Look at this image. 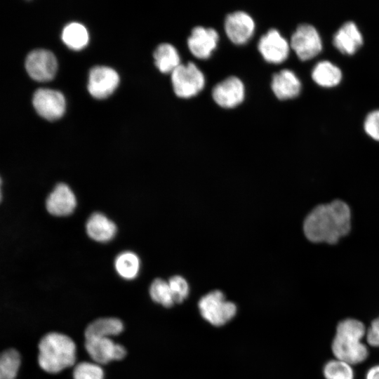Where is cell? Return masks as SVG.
Returning <instances> with one entry per match:
<instances>
[{
	"label": "cell",
	"mask_w": 379,
	"mask_h": 379,
	"mask_svg": "<svg viewBox=\"0 0 379 379\" xmlns=\"http://www.w3.org/2000/svg\"><path fill=\"white\" fill-rule=\"evenodd\" d=\"M86 229L89 237L99 242L110 241L117 233L116 225L100 213H94L90 216Z\"/></svg>",
	"instance_id": "obj_18"
},
{
	"label": "cell",
	"mask_w": 379,
	"mask_h": 379,
	"mask_svg": "<svg viewBox=\"0 0 379 379\" xmlns=\"http://www.w3.org/2000/svg\"><path fill=\"white\" fill-rule=\"evenodd\" d=\"M311 76L317 85L331 88L340 83L343 74L340 69L331 62L322 60L314 65Z\"/></svg>",
	"instance_id": "obj_20"
},
{
	"label": "cell",
	"mask_w": 379,
	"mask_h": 379,
	"mask_svg": "<svg viewBox=\"0 0 379 379\" xmlns=\"http://www.w3.org/2000/svg\"><path fill=\"white\" fill-rule=\"evenodd\" d=\"M32 102L37 113L49 121L60 119L65 111V99L58 91L39 88L35 91Z\"/></svg>",
	"instance_id": "obj_9"
},
{
	"label": "cell",
	"mask_w": 379,
	"mask_h": 379,
	"mask_svg": "<svg viewBox=\"0 0 379 379\" xmlns=\"http://www.w3.org/2000/svg\"><path fill=\"white\" fill-rule=\"evenodd\" d=\"M77 205L74 194L68 185L58 184L48 195L46 206L49 213L55 216L71 214Z\"/></svg>",
	"instance_id": "obj_15"
},
{
	"label": "cell",
	"mask_w": 379,
	"mask_h": 379,
	"mask_svg": "<svg viewBox=\"0 0 379 379\" xmlns=\"http://www.w3.org/2000/svg\"><path fill=\"white\" fill-rule=\"evenodd\" d=\"M365 379H379V364L373 365L367 370Z\"/></svg>",
	"instance_id": "obj_31"
},
{
	"label": "cell",
	"mask_w": 379,
	"mask_h": 379,
	"mask_svg": "<svg viewBox=\"0 0 379 379\" xmlns=\"http://www.w3.org/2000/svg\"><path fill=\"white\" fill-rule=\"evenodd\" d=\"M364 129L372 139L379 141V109L367 114L364 122Z\"/></svg>",
	"instance_id": "obj_29"
},
{
	"label": "cell",
	"mask_w": 379,
	"mask_h": 379,
	"mask_svg": "<svg viewBox=\"0 0 379 379\" xmlns=\"http://www.w3.org/2000/svg\"><path fill=\"white\" fill-rule=\"evenodd\" d=\"M124 323L117 317H100L91 321L85 328V339L91 338H111L121 334Z\"/></svg>",
	"instance_id": "obj_19"
},
{
	"label": "cell",
	"mask_w": 379,
	"mask_h": 379,
	"mask_svg": "<svg viewBox=\"0 0 379 379\" xmlns=\"http://www.w3.org/2000/svg\"><path fill=\"white\" fill-rule=\"evenodd\" d=\"M351 227V211L343 201L335 200L313 208L305 219L303 230L314 243L333 244L348 234Z\"/></svg>",
	"instance_id": "obj_1"
},
{
	"label": "cell",
	"mask_w": 379,
	"mask_h": 379,
	"mask_svg": "<svg viewBox=\"0 0 379 379\" xmlns=\"http://www.w3.org/2000/svg\"><path fill=\"white\" fill-rule=\"evenodd\" d=\"M119 83L117 72L109 67L96 66L89 73L88 90L97 98L103 99L109 96Z\"/></svg>",
	"instance_id": "obj_10"
},
{
	"label": "cell",
	"mask_w": 379,
	"mask_h": 379,
	"mask_svg": "<svg viewBox=\"0 0 379 379\" xmlns=\"http://www.w3.org/2000/svg\"><path fill=\"white\" fill-rule=\"evenodd\" d=\"M20 364V354L15 349L5 350L0 357V379H15Z\"/></svg>",
	"instance_id": "obj_24"
},
{
	"label": "cell",
	"mask_w": 379,
	"mask_h": 379,
	"mask_svg": "<svg viewBox=\"0 0 379 379\" xmlns=\"http://www.w3.org/2000/svg\"><path fill=\"white\" fill-rule=\"evenodd\" d=\"M212 95L215 102L220 107L232 108L244 100V86L239 78L230 77L215 86Z\"/></svg>",
	"instance_id": "obj_12"
},
{
	"label": "cell",
	"mask_w": 379,
	"mask_h": 379,
	"mask_svg": "<svg viewBox=\"0 0 379 379\" xmlns=\"http://www.w3.org/2000/svg\"><path fill=\"white\" fill-rule=\"evenodd\" d=\"M365 335L352 329L338 328L331 343V351L335 358L344 361L352 366L365 361L369 351L362 342Z\"/></svg>",
	"instance_id": "obj_3"
},
{
	"label": "cell",
	"mask_w": 379,
	"mask_h": 379,
	"mask_svg": "<svg viewBox=\"0 0 379 379\" xmlns=\"http://www.w3.org/2000/svg\"><path fill=\"white\" fill-rule=\"evenodd\" d=\"M271 87L279 100H288L297 97L302 88L300 79L290 69H282L272 77Z\"/></svg>",
	"instance_id": "obj_17"
},
{
	"label": "cell",
	"mask_w": 379,
	"mask_h": 379,
	"mask_svg": "<svg viewBox=\"0 0 379 379\" xmlns=\"http://www.w3.org/2000/svg\"><path fill=\"white\" fill-rule=\"evenodd\" d=\"M290 46L300 60L305 61L319 55L323 45L319 33L314 26L301 24L293 33Z\"/></svg>",
	"instance_id": "obj_6"
},
{
	"label": "cell",
	"mask_w": 379,
	"mask_h": 379,
	"mask_svg": "<svg viewBox=\"0 0 379 379\" xmlns=\"http://www.w3.org/2000/svg\"><path fill=\"white\" fill-rule=\"evenodd\" d=\"M114 267L119 275L123 279H133L140 270V260L134 253L123 252L116 258Z\"/></svg>",
	"instance_id": "obj_23"
},
{
	"label": "cell",
	"mask_w": 379,
	"mask_h": 379,
	"mask_svg": "<svg viewBox=\"0 0 379 379\" xmlns=\"http://www.w3.org/2000/svg\"><path fill=\"white\" fill-rule=\"evenodd\" d=\"M255 29L253 18L244 11H236L227 15L225 29L227 36L235 44H244L252 36Z\"/></svg>",
	"instance_id": "obj_13"
},
{
	"label": "cell",
	"mask_w": 379,
	"mask_h": 379,
	"mask_svg": "<svg viewBox=\"0 0 379 379\" xmlns=\"http://www.w3.org/2000/svg\"><path fill=\"white\" fill-rule=\"evenodd\" d=\"M219 36L213 28L195 27L187 39V46L192 54L199 59H206L216 48Z\"/></svg>",
	"instance_id": "obj_14"
},
{
	"label": "cell",
	"mask_w": 379,
	"mask_h": 379,
	"mask_svg": "<svg viewBox=\"0 0 379 379\" xmlns=\"http://www.w3.org/2000/svg\"><path fill=\"white\" fill-rule=\"evenodd\" d=\"M37 362L44 371L56 374L75 365L77 346L69 335L52 331L40 339Z\"/></svg>",
	"instance_id": "obj_2"
},
{
	"label": "cell",
	"mask_w": 379,
	"mask_h": 379,
	"mask_svg": "<svg viewBox=\"0 0 379 379\" xmlns=\"http://www.w3.org/2000/svg\"><path fill=\"white\" fill-rule=\"evenodd\" d=\"M156 67L162 73L173 72L180 65V55L176 48L170 44L159 45L154 52Z\"/></svg>",
	"instance_id": "obj_21"
},
{
	"label": "cell",
	"mask_w": 379,
	"mask_h": 379,
	"mask_svg": "<svg viewBox=\"0 0 379 379\" xmlns=\"http://www.w3.org/2000/svg\"><path fill=\"white\" fill-rule=\"evenodd\" d=\"M149 293L152 300L166 307H170L175 303L168 282L160 279H155L151 284Z\"/></svg>",
	"instance_id": "obj_26"
},
{
	"label": "cell",
	"mask_w": 379,
	"mask_h": 379,
	"mask_svg": "<svg viewBox=\"0 0 379 379\" xmlns=\"http://www.w3.org/2000/svg\"><path fill=\"white\" fill-rule=\"evenodd\" d=\"M171 81L175 95L188 98L196 95L204 88L205 78L199 69L191 62L180 65L171 73Z\"/></svg>",
	"instance_id": "obj_5"
},
{
	"label": "cell",
	"mask_w": 379,
	"mask_h": 379,
	"mask_svg": "<svg viewBox=\"0 0 379 379\" xmlns=\"http://www.w3.org/2000/svg\"><path fill=\"white\" fill-rule=\"evenodd\" d=\"M84 346L92 361L100 365L122 360L127 354L124 346L116 343L111 338H86Z\"/></svg>",
	"instance_id": "obj_7"
},
{
	"label": "cell",
	"mask_w": 379,
	"mask_h": 379,
	"mask_svg": "<svg viewBox=\"0 0 379 379\" xmlns=\"http://www.w3.org/2000/svg\"><path fill=\"white\" fill-rule=\"evenodd\" d=\"M63 42L71 49L81 50L88 42V34L86 27L78 22L68 24L62 34Z\"/></svg>",
	"instance_id": "obj_22"
},
{
	"label": "cell",
	"mask_w": 379,
	"mask_h": 379,
	"mask_svg": "<svg viewBox=\"0 0 379 379\" xmlns=\"http://www.w3.org/2000/svg\"><path fill=\"white\" fill-rule=\"evenodd\" d=\"M289 45L278 30L271 29L260 39L258 48L267 62L279 64L288 58Z\"/></svg>",
	"instance_id": "obj_11"
},
{
	"label": "cell",
	"mask_w": 379,
	"mask_h": 379,
	"mask_svg": "<svg viewBox=\"0 0 379 379\" xmlns=\"http://www.w3.org/2000/svg\"><path fill=\"white\" fill-rule=\"evenodd\" d=\"M73 379H104L105 373L101 366L94 361H81L74 365Z\"/></svg>",
	"instance_id": "obj_27"
},
{
	"label": "cell",
	"mask_w": 379,
	"mask_h": 379,
	"mask_svg": "<svg viewBox=\"0 0 379 379\" xmlns=\"http://www.w3.org/2000/svg\"><path fill=\"white\" fill-rule=\"evenodd\" d=\"M198 307L201 317L211 324L221 326L230 321L237 313L236 305L225 299L219 290L212 291L202 296Z\"/></svg>",
	"instance_id": "obj_4"
},
{
	"label": "cell",
	"mask_w": 379,
	"mask_h": 379,
	"mask_svg": "<svg viewBox=\"0 0 379 379\" xmlns=\"http://www.w3.org/2000/svg\"><path fill=\"white\" fill-rule=\"evenodd\" d=\"M175 303H180L185 300L190 293L187 281L180 275L171 277L168 281Z\"/></svg>",
	"instance_id": "obj_28"
},
{
	"label": "cell",
	"mask_w": 379,
	"mask_h": 379,
	"mask_svg": "<svg viewBox=\"0 0 379 379\" xmlns=\"http://www.w3.org/2000/svg\"><path fill=\"white\" fill-rule=\"evenodd\" d=\"M25 68L33 79L38 81H48L55 77L58 62L55 56L51 51L36 49L27 56Z\"/></svg>",
	"instance_id": "obj_8"
},
{
	"label": "cell",
	"mask_w": 379,
	"mask_h": 379,
	"mask_svg": "<svg viewBox=\"0 0 379 379\" xmlns=\"http://www.w3.org/2000/svg\"><path fill=\"white\" fill-rule=\"evenodd\" d=\"M333 44L341 53L351 55L362 46L363 36L357 25L348 21L335 32Z\"/></svg>",
	"instance_id": "obj_16"
},
{
	"label": "cell",
	"mask_w": 379,
	"mask_h": 379,
	"mask_svg": "<svg viewBox=\"0 0 379 379\" xmlns=\"http://www.w3.org/2000/svg\"><path fill=\"white\" fill-rule=\"evenodd\" d=\"M325 379H354V371L352 366L338 359L327 361L322 368Z\"/></svg>",
	"instance_id": "obj_25"
},
{
	"label": "cell",
	"mask_w": 379,
	"mask_h": 379,
	"mask_svg": "<svg viewBox=\"0 0 379 379\" xmlns=\"http://www.w3.org/2000/svg\"><path fill=\"white\" fill-rule=\"evenodd\" d=\"M365 338L368 345L379 348V316L371 321Z\"/></svg>",
	"instance_id": "obj_30"
}]
</instances>
